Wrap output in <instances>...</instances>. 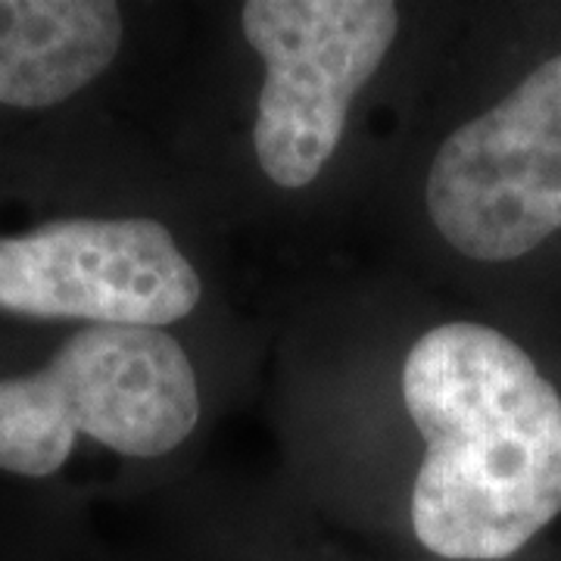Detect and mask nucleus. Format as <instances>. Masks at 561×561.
I'll use <instances>...</instances> for the list:
<instances>
[{
  "instance_id": "2",
  "label": "nucleus",
  "mask_w": 561,
  "mask_h": 561,
  "mask_svg": "<svg viewBox=\"0 0 561 561\" xmlns=\"http://www.w3.org/2000/svg\"><path fill=\"white\" fill-rule=\"evenodd\" d=\"M197 419V375L172 334L88 324L41 371L0 381V471L47 478L81 434L157 459L179 449Z\"/></svg>"
},
{
  "instance_id": "4",
  "label": "nucleus",
  "mask_w": 561,
  "mask_h": 561,
  "mask_svg": "<svg viewBox=\"0 0 561 561\" xmlns=\"http://www.w3.org/2000/svg\"><path fill=\"white\" fill-rule=\"evenodd\" d=\"M424 201L468 260H522L561 231V54L443 140Z\"/></svg>"
},
{
  "instance_id": "3",
  "label": "nucleus",
  "mask_w": 561,
  "mask_h": 561,
  "mask_svg": "<svg viewBox=\"0 0 561 561\" xmlns=\"http://www.w3.org/2000/svg\"><path fill=\"white\" fill-rule=\"evenodd\" d=\"M247 44L265 62L253 147L278 187H306L337 150L350 103L400 32L387 0H253Z\"/></svg>"
},
{
  "instance_id": "5",
  "label": "nucleus",
  "mask_w": 561,
  "mask_h": 561,
  "mask_svg": "<svg viewBox=\"0 0 561 561\" xmlns=\"http://www.w3.org/2000/svg\"><path fill=\"white\" fill-rule=\"evenodd\" d=\"M201 275L153 219H57L0 238V312L157 328L201 302Z\"/></svg>"
},
{
  "instance_id": "1",
  "label": "nucleus",
  "mask_w": 561,
  "mask_h": 561,
  "mask_svg": "<svg viewBox=\"0 0 561 561\" xmlns=\"http://www.w3.org/2000/svg\"><path fill=\"white\" fill-rule=\"evenodd\" d=\"M402 402L424 459L412 527L446 561H502L561 512V397L512 337L478 321L421 334Z\"/></svg>"
},
{
  "instance_id": "6",
  "label": "nucleus",
  "mask_w": 561,
  "mask_h": 561,
  "mask_svg": "<svg viewBox=\"0 0 561 561\" xmlns=\"http://www.w3.org/2000/svg\"><path fill=\"white\" fill-rule=\"evenodd\" d=\"M106 0H0V103L44 110L103 76L122 47Z\"/></svg>"
}]
</instances>
